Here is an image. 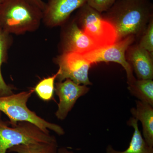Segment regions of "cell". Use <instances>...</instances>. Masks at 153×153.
<instances>
[{
  "mask_svg": "<svg viewBox=\"0 0 153 153\" xmlns=\"http://www.w3.org/2000/svg\"><path fill=\"white\" fill-rule=\"evenodd\" d=\"M1 112L0 111V119H1Z\"/></svg>",
  "mask_w": 153,
  "mask_h": 153,
  "instance_id": "7402d4cb",
  "label": "cell"
},
{
  "mask_svg": "<svg viewBox=\"0 0 153 153\" xmlns=\"http://www.w3.org/2000/svg\"><path fill=\"white\" fill-rule=\"evenodd\" d=\"M86 1L87 0H47L43 10L42 20L49 27L60 26Z\"/></svg>",
  "mask_w": 153,
  "mask_h": 153,
  "instance_id": "9c48e42d",
  "label": "cell"
},
{
  "mask_svg": "<svg viewBox=\"0 0 153 153\" xmlns=\"http://www.w3.org/2000/svg\"><path fill=\"white\" fill-rule=\"evenodd\" d=\"M2 1V0H0V4H1V3Z\"/></svg>",
  "mask_w": 153,
  "mask_h": 153,
  "instance_id": "603a6c76",
  "label": "cell"
},
{
  "mask_svg": "<svg viewBox=\"0 0 153 153\" xmlns=\"http://www.w3.org/2000/svg\"><path fill=\"white\" fill-rule=\"evenodd\" d=\"M28 1L33 4L37 6L42 11L44 10L45 3L42 0H28Z\"/></svg>",
  "mask_w": 153,
  "mask_h": 153,
  "instance_id": "ffe728a7",
  "label": "cell"
},
{
  "mask_svg": "<svg viewBox=\"0 0 153 153\" xmlns=\"http://www.w3.org/2000/svg\"><path fill=\"white\" fill-rule=\"evenodd\" d=\"M138 121L133 117L128 122V125L134 129L128 148L124 151H119L115 149L111 145H108L106 148V153H153V147L147 144L141 134Z\"/></svg>",
  "mask_w": 153,
  "mask_h": 153,
  "instance_id": "4fadbf2b",
  "label": "cell"
},
{
  "mask_svg": "<svg viewBox=\"0 0 153 153\" xmlns=\"http://www.w3.org/2000/svg\"><path fill=\"white\" fill-rule=\"evenodd\" d=\"M11 35L0 28V97L13 94L14 87L5 81L1 72V66L7 60L8 52L12 44Z\"/></svg>",
  "mask_w": 153,
  "mask_h": 153,
  "instance_id": "5bb4252c",
  "label": "cell"
},
{
  "mask_svg": "<svg viewBox=\"0 0 153 153\" xmlns=\"http://www.w3.org/2000/svg\"><path fill=\"white\" fill-rule=\"evenodd\" d=\"M89 89L87 85L76 84L70 79L56 82L55 92L59 100L55 112L57 118L60 120H65L78 98L85 95Z\"/></svg>",
  "mask_w": 153,
  "mask_h": 153,
  "instance_id": "ba28073f",
  "label": "cell"
},
{
  "mask_svg": "<svg viewBox=\"0 0 153 153\" xmlns=\"http://www.w3.org/2000/svg\"><path fill=\"white\" fill-rule=\"evenodd\" d=\"M136 107L131 109L133 117L140 121L143 126V137L149 146L153 147V106L138 100Z\"/></svg>",
  "mask_w": 153,
  "mask_h": 153,
  "instance_id": "7c38bea8",
  "label": "cell"
},
{
  "mask_svg": "<svg viewBox=\"0 0 153 153\" xmlns=\"http://www.w3.org/2000/svg\"><path fill=\"white\" fill-rule=\"evenodd\" d=\"M128 90L132 95L140 101L153 106V81L152 79H136L128 84Z\"/></svg>",
  "mask_w": 153,
  "mask_h": 153,
  "instance_id": "9a60e30c",
  "label": "cell"
},
{
  "mask_svg": "<svg viewBox=\"0 0 153 153\" xmlns=\"http://www.w3.org/2000/svg\"><path fill=\"white\" fill-rule=\"evenodd\" d=\"M34 92L32 88L27 91L0 97V111L9 118L11 126L16 125L19 122H28L46 133L49 134L50 130L59 135H63L65 131L60 126L47 121L28 108L27 102Z\"/></svg>",
  "mask_w": 153,
  "mask_h": 153,
  "instance_id": "3957f363",
  "label": "cell"
},
{
  "mask_svg": "<svg viewBox=\"0 0 153 153\" xmlns=\"http://www.w3.org/2000/svg\"><path fill=\"white\" fill-rule=\"evenodd\" d=\"M55 62L59 66L58 82L68 79L79 85H91L88 71L92 64L82 54L63 52L55 58Z\"/></svg>",
  "mask_w": 153,
  "mask_h": 153,
  "instance_id": "8992f818",
  "label": "cell"
},
{
  "mask_svg": "<svg viewBox=\"0 0 153 153\" xmlns=\"http://www.w3.org/2000/svg\"><path fill=\"white\" fill-rule=\"evenodd\" d=\"M57 141L56 138L44 132L28 122H19L11 126L0 119V153H7L10 148L21 145Z\"/></svg>",
  "mask_w": 153,
  "mask_h": 153,
  "instance_id": "277c9868",
  "label": "cell"
},
{
  "mask_svg": "<svg viewBox=\"0 0 153 153\" xmlns=\"http://www.w3.org/2000/svg\"><path fill=\"white\" fill-rule=\"evenodd\" d=\"M62 45L63 53L84 54L101 48L83 33L75 22H72L66 31Z\"/></svg>",
  "mask_w": 153,
  "mask_h": 153,
  "instance_id": "30bf717a",
  "label": "cell"
},
{
  "mask_svg": "<svg viewBox=\"0 0 153 153\" xmlns=\"http://www.w3.org/2000/svg\"><path fill=\"white\" fill-rule=\"evenodd\" d=\"M59 153H74L72 151L69 150L66 148L62 147L58 149Z\"/></svg>",
  "mask_w": 153,
  "mask_h": 153,
  "instance_id": "44dd1931",
  "label": "cell"
},
{
  "mask_svg": "<svg viewBox=\"0 0 153 153\" xmlns=\"http://www.w3.org/2000/svg\"><path fill=\"white\" fill-rule=\"evenodd\" d=\"M57 141L49 143H37L15 146L9 152L16 153H59Z\"/></svg>",
  "mask_w": 153,
  "mask_h": 153,
  "instance_id": "2e32d148",
  "label": "cell"
},
{
  "mask_svg": "<svg viewBox=\"0 0 153 153\" xmlns=\"http://www.w3.org/2000/svg\"><path fill=\"white\" fill-rule=\"evenodd\" d=\"M43 11L28 0H2L0 4V28L19 35L38 30Z\"/></svg>",
  "mask_w": 153,
  "mask_h": 153,
  "instance_id": "7a4b0ae2",
  "label": "cell"
},
{
  "mask_svg": "<svg viewBox=\"0 0 153 153\" xmlns=\"http://www.w3.org/2000/svg\"><path fill=\"white\" fill-rule=\"evenodd\" d=\"M77 18L82 30L101 48L118 41L114 26L95 10L86 4L79 8Z\"/></svg>",
  "mask_w": 153,
  "mask_h": 153,
  "instance_id": "5b68a950",
  "label": "cell"
},
{
  "mask_svg": "<svg viewBox=\"0 0 153 153\" xmlns=\"http://www.w3.org/2000/svg\"><path fill=\"white\" fill-rule=\"evenodd\" d=\"M134 40V36H128L111 46L81 54L92 65L101 62L119 63L125 69L129 84L136 79L133 74L132 68L126 58V52Z\"/></svg>",
  "mask_w": 153,
  "mask_h": 153,
  "instance_id": "52a82bcc",
  "label": "cell"
},
{
  "mask_svg": "<svg viewBox=\"0 0 153 153\" xmlns=\"http://www.w3.org/2000/svg\"><path fill=\"white\" fill-rule=\"evenodd\" d=\"M116 0H87L86 4L91 8L101 13L108 11Z\"/></svg>",
  "mask_w": 153,
  "mask_h": 153,
  "instance_id": "d6986e66",
  "label": "cell"
},
{
  "mask_svg": "<svg viewBox=\"0 0 153 153\" xmlns=\"http://www.w3.org/2000/svg\"><path fill=\"white\" fill-rule=\"evenodd\" d=\"M58 74L57 71L52 76L44 78L33 88L34 92L43 101H49L53 98L55 92V80Z\"/></svg>",
  "mask_w": 153,
  "mask_h": 153,
  "instance_id": "e0dca14e",
  "label": "cell"
},
{
  "mask_svg": "<svg viewBox=\"0 0 153 153\" xmlns=\"http://www.w3.org/2000/svg\"><path fill=\"white\" fill-rule=\"evenodd\" d=\"M139 46L152 55L153 52V23L151 21L140 41Z\"/></svg>",
  "mask_w": 153,
  "mask_h": 153,
  "instance_id": "ac0fdd59",
  "label": "cell"
},
{
  "mask_svg": "<svg viewBox=\"0 0 153 153\" xmlns=\"http://www.w3.org/2000/svg\"><path fill=\"white\" fill-rule=\"evenodd\" d=\"M152 15V5L148 0H117L102 16L114 26L119 41L146 30Z\"/></svg>",
  "mask_w": 153,
  "mask_h": 153,
  "instance_id": "6da1fadb",
  "label": "cell"
},
{
  "mask_svg": "<svg viewBox=\"0 0 153 153\" xmlns=\"http://www.w3.org/2000/svg\"><path fill=\"white\" fill-rule=\"evenodd\" d=\"M126 60L133 68L138 79H152L153 63L152 54L139 46L129 47Z\"/></svg>",
  "mask_w": 153,
  "mask_h": 153,
  "instance_id": "8fae6325",
  "label": "cell"
}]
</instances>
